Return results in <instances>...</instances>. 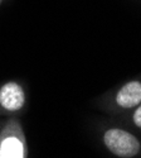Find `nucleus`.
I'll return each instance as SVG.
<instances>
[{"label": "nucleus", "mask_w": 141, "mask_h": 158, "mask_svg": "<svg viewBox=\"0 0 141 158\" xmlns=\"http://www.w3.org/2000/svg\"><path fill=\"white\" fill-rule=\"evenodd\" d=\"M134 122L139 128H141V105L136 109V111L134 114Z\"/></svg>", "instance_id": "obj_5"}, {"label": "nucleus", "mask_w": 141, "mask_h": 158, "mask_svg": "<svg viewBox=\"0 0 141 158\" xmlns=\"http://www.w3.org/2000/svg\"><path fill=\"white\" fill-rule=\"evenodd\" d=\"M0 104L6 110L15 111L24 105V93L15 82H9L0 90Z\"/></svg>", "instance_id": "obj_2"}, {"label": "nucleus", "mask_w": 141, "mask_h": 158, "mask_svg": "<svg viewBox=\"0 0 141 158\" xmlns=\"http://www.w3.org/2000/svg\"><path fill=\"white\" fill-rule=\"evenodd\" d=\"M2 158H22L24 157V148L22 142L15 137H8L0 146Z\"/></svg>", "instance_id": "obj_4"}, {"label": "nucleus", "mask_w": 141, "mask_h": 158, "mask_svg": "<svg viewBox=\"0 0 141 158\" xmlns=\"http://www.w3.org/2000/svg\"><path fill=\"white\" fill-rule=\"evenodd\" d=\"M105 144L119 157H134L140 151L139 140L122 129H110L105 133Z\"/></svg>", "instance_id": "obj_1"}, {"label": "nucleus", "mask_w": 141, "mask_h": 158, "mask_svg": "<svg viewBox=\"0 0 141 158\" xmlns=\"http://www.w3.org/2000/svg\"><path fill=\"white\" fill-rule=\"evenodd\" d=\"M116 101L121 108H132L141 102V82L131 81L126 84L116 96Z\"/></svg>", "instance_id": "obj_3"}]
</instances>
